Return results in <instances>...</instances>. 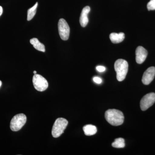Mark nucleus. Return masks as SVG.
Listing matches in <instances>:
<instances>
[{
    "label": "nucleus",
    "mask_w": 155,
    "mask_h": 155,
    "mask_svg": "<svg viewBox=\"0 0 155 155\" xmlns=\"http://www.w3.org/2000/svg\"><path fill=\"white\" fill-rule=\"evenodd\" d=\"M105 117L108 123L113 126H119L124 122V116L121 111L110 109L106 111Z\"/></svg>",
    "instance_id": "f257e3e1"
},
{
    "label": "nucleus",
    "mask_w": 155,
    "mask_h": 155,
    "mask_svg": "<svg viewBox=\"0 0 155 155\" xmlns=\"http://www.w3.org/2000/svg\"><path fill=\"white\" fill-rule=\"evenodd\" d=\"M128 63L125 60L118 59L115 62L114 68L118 81H122L125 79L128 72Z\"/></svg>",
    "instance_id": "f03ea898"
},
{
    "label": "nucleus",
    "mask_w": 155,
    "mask_h": 155,
    "mask_svg": "<svg viewBox=\"0 0 155 155\" xmlns=\"http://www.w3.org/2000/svg\"><path fill=\"white\" fill-rule=\"evenodd\" d=\"M68 124V121L64 118H60L56 119L52 130V134L53 137L55 138L59 137L64 133Z\"/></svg>",
    "instance_id": "7ed1b4c3"
},
{
    "label": "nucleus",
    "mask_w": 155,
    "mask_h": 155,
    "mask_svg": "<svg viewBox=\"0 0 155 155\" xmlns=\"http://www.w3.org/2000/svg\"><path fill=\"white\" fill-rule=\"evenodd\" d=\"M27 118L25 114H17L12 118L10 124V128L14 131L20 130L26 123Z\"/></svg>",
    "instance_id": "20e7f679"
},
{
    "label": "nucleus",
    "mask_w": 155,
    "mask_h": 155,
    "mask_svg": "<svg viewBox=\"0 0 155 155\" xmlns=\"http://www.w3.org/2000/svg\"><path fill=\"white\" fill-rule=\"evenodd\" d=\"M32 81L35 88L39 91H45L48 87V83L46 79L39 74H34Z\"/></svg>",
    "instance_id": "39448f33"
},
{
    "label": "nucleus",
    "mask_w": 155,
    "mask_h": 155,
    "mask_svg": "<svg viewBox=\"0 0 155 155\" xmlns=\"http://www.w3.org/2000/svg\"><path fill=\"white\" fill-rule=\"evenodd\" d=\"M58 31L61 38L64 41L69 39L70 33V28L67 21L64 19L59 20L58 24Z\"/></svg>",
    "instance_id": "423d86ee"
},
{
    "label": "nucleus",
    "mask_w": 155,
    "mask_h": 155,
    "mask_svg": "<svg viewBox=\"0 0 155 155\" xmlns=\"http://www.w3.org/2000/svg\"><path fill=\"white\" fill-rule=\"evenodd\" d=\"M155 102V94L154 93H150L145 95L141 99L140 102L141 110L145 111L154 104Z\"/></svg>",
    "instance_id": "0eeeda50"
},
{
    "label": "nucleus",
    "mask_w": 155,
    "mask_h": 155,
    "mask_svg": "<svg viewBox=\"0 0 155 155\" xmlns=\"http://www.w3.org/2000/svg\"><path fill=\"white\" fill-rule=\"evenodd\" d=\"M155 76V67H150L147 69L143 75L142 81L145 85H148L153 80Z\"/></svg>",
    "instance_id": "6e6552de"
},
{
    "label": "nucleus",
    "mask_w": 155,
    "mask_h": 155,
    "mask_svg": "<svg viewBox=\"0 0 155 155\" xmlns=\"http://www.w3.org/2000/svg\"><path fill=\"white\" fill-rule=\"evenodd\" d=\"M136 61L138 64H142L146 59L148 52L144 48L138 46L136 50Z\"/></svg>",
    "instance_id": "1a4fd4ad"
},
{
    "label": "nucleus",
    "mask_w": 155,
    "mask_h": 155,
    "mask_svg": "<svg viewBox=\"0 0 155 155\" xmlns=\"http://www.w3.org/2000/svg\"><path fill=\"white\" fill-rule=\"evenodd\" d=\"M90 8L89 6L84 7L81 11L80 17V23L82 27H85L88 22V18L87 15L90 11Z\"/></svg>",
    "instance_id": "9d476101"
},
{
    "label": "nucleus",
    "mask_w": 155,
    "mask_h": 155,
    "mask_svg": "<svg viewBox=\"0 0 155 155\" xmlns=\"http://www.w3.org/2000/svg\"><path fill=\"white\" fill-rule=\"evenodd\" d=\"M125 37V34L123 32H120L119 34L112 33L110 35V39L112 42L114 44L121 42L124 40Z\"/></svg>",
    "instance_id": "9b49d317"
},
{
    "label": "nucleus",
    "mask_w": 155,
    "mask_h": 155,
    "mask_svg": "<svg viewBox=\"0 0 155 155\" xmlns=\"http://www.w3.org/2000/svg\"><path fill=\"white\" fill-rule=\"evenodd\" d=\"M30 43L33 46L34 48L40 51L45 52V49L44 45L39 41L38 39L36 38L31 39L30 40Z\"/></svg>",
    "instance_id": "f8f14e48"
},
{
    "label": "nucleus",
    "mask_w": 155,
    "mask_h": 155,
    "mask_svg": "<svg viewBox=\"0 0 155 155\" xmlns=\"http://www.w3.org/2000/svg\"><path fill=\"white\" fill-rule=\"evenodd\" d=\"M83 129L84 134L87 136L94 135L97 132V127L92 125H85L83 127Z\"/></svg>",
    "instance_id": "ddd939ff"
},
{
    "label": "nucleus",
    "mask_w": 155,
    "mask_h": 155,
    "mask_svg": "<svg viewBox=\"0 0 155 155\" xmlns=\"http://www.w3.org/2000/svg\"><path fill=\"white\" fill-rule=\"evenodd\" d=\"M38 6V3L36 2V4L32 7L28 9L27 12V20L30 21L34 17L36 13L37 8Z\"/></svg>",
    "instance_id": "4468645a"
},
{
    "label": "nucleus",
    "mask_w": 155,
    "mask_h": 155,
    "mask_svg": "<svg viewBox=\"0 0 155 155\" xmlns=\"http://www.w3.org/2000/svg\"><path fill=\"white\" fill-rule=\"evenodd\" d=\"M112 146L116 148H122L125 147V140L122 138H118L115 139L113 143Z\"/></svg>",
    "instance_id": "2eb2a0df"
},
{
    "label": "nucleus",
    "mask_w": 155,
    "mask_h": 155,
    "mask_svg": "<svg viewBox=\"0 0 155 155\" xmlns=\"http://www.w3.org/2000/svg\"><path fill=\"white\" fill-rule=\"evenodd\" d=\"M147 8L148 11L155 10V0H150L148 3Z\"/></svg>",
    "instance_id": "dca6fc26"
},
{
    "label": "nucleus",
    "mask_w": 155,
    "mask_h": 155,
    "mask_svg": "<svg viewBox=\"0 0 155 155\" xmlns=\"http://www.w3.org/2000/svg\"><path fill=\"white\" fill-rule=\"evenodd\" d=\"M97 70L99 72H103L105 71V67H103V66H97L96 67Z\"/></svg>",
    "instance_id": "f3484780"
},
{
    "label": "nucleus",
    "mask_w": 155,
    "mask_h": 155,
    "mask_svg": "<svg viewBox=\"0 0 155 155\" xmlns=\"http://www.w3.org/2000/svg\"><path fill=\"white\" fill-rule=\"evenodd\" d=\"M93 80L95 83L98 84L101 83L102 81L101 78L98 77H94V78Z\"/></svg>",
    "instance_id": "a211bd4d"
},
{
    "label": "nucleus",
    "mask_w": 155,
    "mask_h": 155,
    "mask_svg": "<svg viewBox=\"0 0 155 155\" xmlns=\"http://www.w3.org/2000/svg\"><path fill=\"white\" fill-rule=\"evenodd\" d=\"M3 13V8L2 6H0V16L2 15Z\"/></svg>",
    "instance_id": "6ab92c4d"
},
{
    "label": "nucleus",
    "mask_w": 155,
    "mask_h": 155,
    "mask_svg": "<svg viewBox=\"0 0 155 155\" xmlns=\"http://www.w3.org/2000/svg\"><path fill=\"white\" fill-rule=\"evenodd\" d=\"M2 82L1 81H0V87H1V86H2Z\"/></svg>",
    "instance_id": "aec40b11"
},
{
    "label": "nucleus",
    "mask_w": 155,
    "mask_h": 155,
    "mask_svg": "<svg viewBox=\"0 0 155 155\" xmlns=\"http://www.w3.org/2000/svg\"><path fill=\"white\" fill-rule=\"evenodd\" d=\"M33 73H34V74H36V73H37L36 71H34Z\"/></svg>",
    "instance_id": "412c9836"
}]
</instances>
